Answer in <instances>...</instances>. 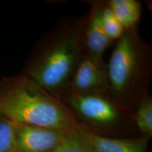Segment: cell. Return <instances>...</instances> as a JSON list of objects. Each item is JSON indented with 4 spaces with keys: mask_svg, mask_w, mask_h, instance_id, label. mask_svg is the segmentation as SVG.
I'll return each mask as SVG.
<instances>
[{
    "mask_svg": "<svg viewBox=\"0 0 152 152\" xmlns=\"http://www.w3.org/2000/svg\"><path fill=\"white\" fill-rule=\"evenodd\" d=\"M107 64L109 92L119 103L134 111L149 91L152 47L139 28L127 30L117 41Z\"/></svg>",
    "mask_w": 152,
    "mask_h": 152,
    "instance_id": "3957f363",
    "label": "cell"
},
{
    "mask_svg": "<svg viewBox=\"0 0 152 152\" xmlns=\"http://www.w3.org/2000/svg\"><path fill=\"white\" fill-rule=\"evenodd\" d=\"M90 9L87 12L86 25L83 35L84 53L98 60H104V54L113 42L104 32L102 20V12L104 1H87Z\"/></svg>",
    "mask_w": 152,
    "mask_h": 152,
    "instance_id": "52a82bcc",
    "label": "cell"
},
{
    "mask_svg": "<svg viewBox=\"0 0 152 152\" xmlns=\"http://www.w3.org/2000/svg\"><path fill=\"white\" fill-rule=\"evenodd\" d=\"M87 13L60 20L35 44L21 73L59 99L84 54Z\"/></svg>",
    "mask_w": 152,
    "mask_h": 152,
    "instance_id": "6da1fadb",
    "label": "cell"
},
{
    "mask_svg": "<svg viewBox=\"0 0 152 152\" xmlns=\"http://www.w3.org/2000/svg\"><path fill=\"white\" fill-rule=\"evenodd\" d=\"M133 119L140 136L149 141L152 135V96L150 92L138 102Z\"/></svg>",
    "mask_w": 152,
    "mask_h": 152,
    "instance_id": "30bf717a",
    "label": "cell"
},
{
    "mask_svg": "<svg viewBox=\"0 0 152 152\" xmlns=\"http://www.w3.org/2000/svg\"><path fill=\"white\" fill-rule=\"evenodd\" d=\"M125 30L138 28L142 13V3L137 0L105 1Z\"/></svg>",
    "mask_w": 152,
    "mask_h": 152,
    "instance_id": "9c48e42d",
    "label": "cell"
},
{
    "mask_svg": "<svg viewBox=\"0 0 152 152\" xmlns=\"http://www.w3.org/2000/svg\"><path fill=\"white\" fill-rule=\"evenodd\" d=\"M0 115L14 124L64 131L77 123L58 99L23 73L0 80Z\"/></svg>",
    "mask_w": 152,
    "mask_h": 152,
    "instance_id": "7a4b0ae2",
    "label": "cell"
},
{
    "mask_svg": "<svg viewBox=\"0 0 152 152\" xmlns=\"http://www.w3.org/2000/svg\"><path fill=\"white\" fill-rule=\"evenodd\" d=\"M75 129L92 152H148L149 140L143 137L113 138L96 134L76 123Z\"/></svg>",
    "mask_w": 152,
    "mask_h": 152,
    "instance_id": "ba28073f",
    "label": "cell"
},
{
    "mask_svg": "<svg viewBox=\"0 0 152 152\" xmlns=\"http://www.w3.org/2000/svg\"><path fill=\"white\" fill-rule=\"evenodd\" d=\"M14 124L0 115V152H14Z\"/></svg>",
    "mask_w": 152,
    "mask_h": 152,
    "instance_id": "4fadbf2b",
    "label": "cell"
},
{
    "mask_svg": "<svg viewBox=\"0 0 152 152\" xmlns=\"http://www.w3.org/2000/svg\"><path fill=\"white\" fill-rule=\"evenodd\" d=\"M77 122L91 132H118L134 123V111L123 106L109 92L66 93L58 99ZM136 128V127H135Z\"/></svg>",
    "mask_w": 152,
    "mask_h": 152,
    "instance_id": "277c9868",
    "label": "cell"
},
{
    "mask_svg": "<svg viewBox=\"0 0 152 152\" xmlns=\"http://www.w3.org/2000/svg\"><path fill=\"white\" fill-rule=\"evenodd\" d=\"M102 20L106 35L112 42L122 37L125 30L104 1L102 12Z\"/></svg>",
    "mask_w": 152,
    "mask_h": 152,
    "instance_id": "8fae6325",
    "label": "cell"
},
{
    "mask_svg": "<svg viewBox=\"0 0 152 152\" xmlns=\"http://www.w3.org/2000/svg\"><path fill=\"white\" fill-rule=\"evenodd\" d=\"M14 152H51L59 145L69 131L18 124H14Z\"/></svg>",
    "mask_w": 152,
    "mask_h": 152,
    "instance_id": "8992f818",
    "label": "cell"
},
{
    "mask_svg": "<svg viewBox=\"0 0 152 152\" xmlns=\"http://www.w3.org/2000/svg\"><path fill=\"white\" fill-rule=\"evenodd\" d=\"M51 152H92L82 140L75 129L66 132L63 141L56 149Z\"/></svg>",
    "mask_w": 152,
    "mask_h": 152,
    "instance_id": "7c38bea8",
    "label": "cell"
},
{
    "mask_svg": "<svg viewBox=\"0 0 152 152\" xmlns=\"http://www.w3.org/2000/svg\"><path fill=\"white\" fill-rule=\"evenodd\" d=\"M102 91L109 92L107 64L104 60L96 59L84 53L76 66L64 94Z\"/></svg>",
    "mask_w": 152,
    "mask_h": 152,
    "instance_id": "5b68a950",
    "label": "cell"
}]
</instances>
